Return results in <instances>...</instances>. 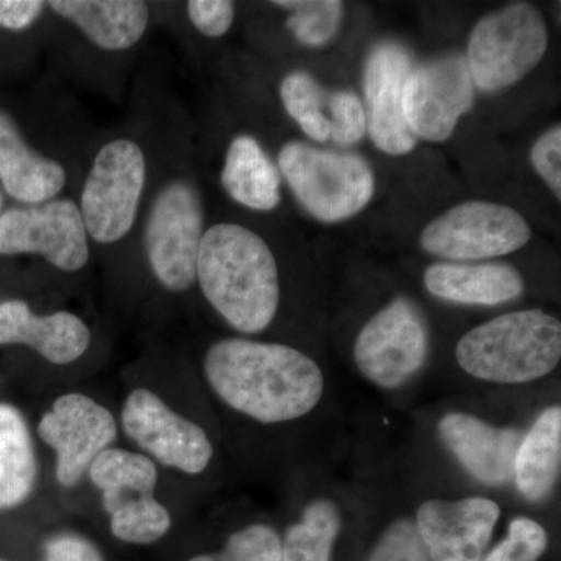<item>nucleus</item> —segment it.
Listing matches in <instances>:
<instances>
[{"label":"nucleus","instance_id":"33","mask_svg":"<svg viewBox=\"0 0 561 561\" xmlns=\"http://www.w3.org/2000/svg\"><path fill=\"white\" fill-rule=\"evenodd\" d=\"M186 11L192 25L208 38L227 35L234 21V3L228 0H191Z\"/></svg>","mask_w":561,"mask_h":561},{"label":"nucleus","instance_id":"35","mask_svg":"<svg viewBox=\"0 0 561 561\" xmlns=\"http://www.w3.org/2000/svg\"><path fill=\"white\" fill-rule=\"evenodd\" d=\"M46 561H103V557L87 538L61 534L46 542Z\"/></svg>","mask_w":561,"mask_h":561},{"label":"nucleus","instance_id":"4","mask_svg":"<svg viewBox=\"0 0 561 561\" xmlns=\"http://www.w3.org/2000/svg\"><path fill=\"white\" fill-rule=\"evenodd\" d=\"M197 283L214 311L241 334H260L278 316V264L267 242L242 225L217 224L205 231Z\"/></svg>","mask_w":561,"mask_h":561},{"label":"nucleus","instance_id":"22","mask_svg":"<svg viewBox=\"0 0 561 561\" xmlns=\"http://www.w3.org/2000/svg\"><path fill=\"white\" fill-rule=\"evenodd\" d=\"M0 183L24 205L54 201L66 186L65 168L25 142L9 114L0 111Z\"/></svg>","mask_w":561,"mask_h":561},{"label":"nucleus","instance_id":"37","mask_svg":"<svg viewBox=\"0 0 561 561\" xmlns=\"http://www.w3.org/2000/svg\"><path fill=\"white\" fill-rule=\"evenodd\" d=\"M2 205H3V198H2V194H0V210H2Z\"/></svg>","mask_w":561,"mask_h":561},{"label":"nucleus","instance_id":"32","mask_svg":"<svg viewBox=\"0 0 561 561\" xmlns=\"http://www.w3.org/2000/svg\"><path fill=\"white\" fill-rule=\"evenodd\" d=\"M327 103L331 114L330 138L343 147L359 142L367 133V114L360 99L351 91H335Z\"/></svg>","mask_w":561,"mask_h":561},{"label":"nucleus","instance_id":"9","mask_svg":"<svg viewBox=\"0 0 561 561\" xmlns=\"http://www.w3.org/2000/svg\"><path fill=\"white\" fill-rule=\"evenodd\" d=\"M147 179L144 150L131 139H114L95 154L83 191L80 213L88 236L114 243L131 231Z\"/></svg>","mask_w":561,"mask_h":561},{"label":"nucleus","instance_id":"31","mask_svg":"<svg viewBox=\"0 0 561 561\" xmlns=\"http://www.w3.org/2000/svg\"><path fill=\"white\" fill-rule=\"evenodd\" d=\"M187 561H280V535L271 524H249L232 531L220 551Z\"/></svg>","mask_w":561,"mask_h":561},{"label":"nucleus","instance_id":"11","mask_svg":"<svg viewBox=\"0 0 561 561\" xmlns=\"http://www.w3.org/2000/svg\"><path fill=\"white\" fill-rule=\"evenodd\" d=\"M531 230L518 210L489 202H467L432 220L420 243L445 262H481L522 250Z\"/></svg>","mask_w":561,"mask_h":561},{"label":"nucleus","instance_id":"1","mask_svg":"<svg viewBox=\"0 0 561 561\" xmlns=\"http://www.w3.org/2000/svg\"><path fill=\"white\" fill-rule=\"evenodd\" d=\"M203 371L225 405L262 426L319 423L334 401L320 362L286 343L221 339L206 351Z\"/></svg>","mask_w":561,"mask_h":561},{"label":"nucleus","instance_id":"29","mask_svg":"<svg viewBox=\"0 0 561 561\" xmlns=\"http://www.w3.org/2000/svg\"><path fill=\"white\" fill-rule=\"evenodd\" d=\"M273 5L294 11L286 25L302 46H324L341 27L343 3L339 0H283Z\"/></svg>","mask_w":561,"mask_h":561},{"label":"nucleus","instance_id":"6","mask_svg":"<svg viewBox=\"0 0 561 561\" xmlns=\"http://www.w3.org/2000/svg\"><path fill=\"white\" fill-rule=\"evenodd\" d=\"M431 360L430 321L408 295H397L371 313L351 343L354 371L390 400H405L419 390Z\"/></svg>","mask_w":561,"mask_h":561},{"label":"nucleus","instance_id":"10","mask_svg":"<svg viewBox=\"0 0 561 561\" xmlns=\"http://www.w3.org/2000/svg\"><path fill=\"white\" fill-rule=\"evenodd\" d=\"M203 205L194 183L173 179L154 197L146 228L147 260L165 289L184 291L197 283Z\"/></svg>","mask_w":561,"mask_h":561},{"label":"nucleus","instance_id":"14","mask_svg":"<svg viewBox=\"0 0 561 561\" xmlns=\"http://www.w3.org/2000/svg\"><path fill=\"white\" fill-rule=\"evenodd\" d=\"M125 434L144 451L169 468L201 474L214 457L213 442L203 427L179 415L153 391H131L122 409Z\"/></svg>","mask_w":561,"mask_h":561},{"label":"nucleus","instance_id":"26","mask_svg":"<svg viewBox=\"0 0 561 561\" xmlns=\"http://www.w3.org/2000/svg\"><path fill=\"white\" fill-rule=\"evenodd\" d=\"M102 501L111 515V530L121 541L151 545L171 529V515L153 493L102 494Z\"/></svg>","mask_w":561,"mask_h":561},{"label":"nucleus","instance_id":"27","mask_svg":"<svg viewBox=\"0 0 561 561\" xmlns=\"http://www.w3.org/2000/svg\"><path fill=\"white\" fill-rule=\"evenodd\" d=\"M88 471L102 494L153 493L158 481L157 467L149 457L117 448L99 454Z\"/></svg>","mask_w":561,"mask_h":561},{"label":"nucleus","instance_id":"30","mask_svg":"<svg viewBox=\"0 0 561 561\" xmlns=\"http://www.w3.org/2000/svg\"><path fill=\"white\" fill-rule=\"evenodd\" d=\"M549 548V531L530 513H519L507 524V534L491 545L482 561H541Z\"/></svg>","mask_w":561,"mask_h":561},{"label":"nucleus","instance_id":"16","mask_svg":"<svg viewBox=\"0 0 561 561\" xmlns=\"http://www.w3.org/2000/svg\"><path fill=\"white\" fill-rule=\"evenodd\" d=\"M39 437L57 451V479L76 486L99 454L116 440L113 413L83 393L62 394L44 413Z\"/></svg>","mask_w":561,"mask_h":561},{"label":"nucleus","instance_id":"2","mask_svg":"<svg viewBox=\"0 0 561 561\" xmlns=\"http://www.w3.org/2000/svg\"><path fill=\"white\" fill-rule=\"evenodd\" d=\"M537 405L516 408L474 398L443 401L420 421V457L457 485L501 500L512 496L513 460Z\"/></svg>","mask_w":561,"mask_h":561},{"label":"nucleus","instance_id":"5","mask_svg":"<svg viewBox=\"0 0 561 561\" xmlns=\"http://www.w3.org/2000/svg\"><path fill=\"white\" fill-rule=\"evenodd\" d=\"M401 467L431 561H482L504 516L505 501L457 485L437 471L431 479L415 461L408 465L409 472Z\"/></svg>","mask_w":561,"mask_h":561},{"label":"nucleus","instance_id":"21","mask_svg":"<svg viewBox=\"0 0 561 561\" xmlns=\"http://www.w3.org/2000/svg\"><path fill=\"white\" fill-rule=\"evenodd\" d=\"M91 331L66 311L35 316L27 302H0V345H25L57 365L72 364L87 353Z\"/></svg>","mask_w":561,"mask_h":561},{"label":"nucleus","instance_id":"23","mask_svg":"<svg viewBox=\"0 0 561 561\" xmlns=\"http://www.w3.org/2000/svg\"><path fill=\"white\" fill-rule=\"evenodd\" d=\"M47 5L99 49L110 51L138 44L150 22L149 5L140 0H51Z\"/></svg>","mask_w":561,"mask_h":561},{"label":"nucleus","instance_id":"17","mask_svg":"<svg viewBox=\"0 0 561 561\" xmlns=\"http://www.w3.org/2000/svg\"><path fill=\"white\" fill-rule=\"evenodd\" d=\"M412 69L411 54L398 43H379L365 62L367 130L375 146L393 157L409 153L416 146L402 106L405 80Z\"/></svg>","mask_w":561,"mask_h":561},{"label":"nucleus","instance_id":"24","mask_svg":"<svg viewBox=\"0 0 561 561\" xmlns=\"http://www.w3.org/2000/svg\"><path fill=\"white\" fill-rule=\"evenodd\" d=\"M220 179L232 201L245 208L267 213L279 205L280 173L253 136L231 140Z\"/></svg>","mask_w":561,"mask_h":561},{"label":"nucleus","instance_id":"3","mask_svg":"<svg viewBox=\"0 0 561 561\" xmlns=\"http://www.w3.org/2000/svg\"><path fill=\"white\" fill-rule=\"evenodd\" d=\"M454 362L472 386L529 393L559 371L561 321L540 308L501 313L461 335Z\"/></svg>","mask_w":561,"mask_h":561},{"label":"nucleus","instance_id":"25","mask_svg":"<svg viewBox=\"0 0 561 561\" xmlns=\"http://www.w3.org/2000/svg\"><path fill=\"white\" fill-rule=\"evenodd\" d=\"M35 449L24 416L0 402V511L18 507L35 486Z\"/></svg>","mask_w":561,"mask_h":561},{"label":"nucleus","instance_id":"34","mask_svg":"<svg viewBox=\"0 0 561 561\" xmlns=\"http://www.w3.org/2000/svg\"><path fill=\"white\" fill-rule=\"evenodd\" d=\"M530 161L538 175L561 198V127L560 124L538 138L530 150Z\"/></svg>","mask_w":561,"mask_h":561},{"label":"nucleus","instance_id":"20","mask_svg":"<svg viewBox=\"0 0 561 561\" xmlns=\"http://www.w3.org/2000/svg\"><path fill=\"white\" fill-rule=\"evenodd\" d=\"M423 284L431 297L465 308L508 305L526 289L522 273L504 262H435Z\"/></svg>","mask_w":561,"mask_h":561},{"label":"nucleus","instance_id":"7","mask_svg":"<svg viewBox=\"0 0 561 561\" xmlns=\"http://www.w3.org/2000/svg\"><path fill=\"white\" fill-rule=\"evenodd\" d=\"M278 165L298 202L327 224L356 216L375 192L370 164L356 153L287 142L279 151Z\"/></svg>","mask_w":561,"mask_h":561},{"label":"nucleus","instance_id":"28","mask_svg":"<svg viewBox=\"0 0 561 561\" xmlns=\"http://www.w3.org/2000/svg\"><path fill=\"white\" fill-rule=\"evenodd\" d=\"M280 101L302 133L317 142L330 139V119L324 114L327 99L311 73L294 70L280 81Z\"/></svg>","mask_w":561,"mask_h":561},{"label":"nucleus","instance_id":"15","mask_svg":"<svg viewBox=\"0 0 561 561\" xmlns=\"http://www.w3.org/2000/svg\"><path fill=\"white\" fill-rule=\"evenodd\" d=\"M474 103L467 61L459 55L413 68L404 84V119L412 135L431 142L451 138Z\"/></svg>","mask_w":561,"mask_h":561},{"label":"nucleus","instance_id":"18","mask_svg":"<svg viewBox=\"0 0 561 561\" xmlns=\"http://www.w3.org/2000/svg\"><path fill=\"white\" fill-rule=\"evenodd\" d=\"M359 470L368 504L378 518L364 561H431L413 519L402 471L378 461L362 465Z\"/></svg>","mask_w":561,"mask_h":561},{"label":"nucleus","instance_id":"13","mask_svg":"<svg viewBox=\"0 0 561 561\" xmlns=\"http://www.w3.org/2000/svg\"><path fill=\"white\" fill-rule=\"evenodd\" d=\"M362 507L359 479L343 483L316 465V481L280 535V561H334L339 542Z\"/></svg>","mask_w":561,"mask_h":561},{"label":"nucleus","instance_id":"36","mask_svg":"<svg viewBox=\"0 0 561 561\" xmlns=\"http://www.w3.org/2000/svg\"><path fill=\"white\" fill-rule=\"evenodd\" d=\"M46 5L41 0H0V27L25 31L38 21Z\"/></svg>","mask_w":561,"mask_h":561},{"label":"nucleus","instance_id":"8","mask_svg":"<svg viewBox=\"0 0 561 561\" xmlns=\"http://www.w3.org/2000/svg\"><path fill=\"white\" fill-rule=\"evenodd\" d=\"M548 50V25L540 11L526 2L486 14L472 28L468 70L474 88L493 94L522 81Z\"/></svg>","mask_w":561,"mask_h":561},{"label":"nucleus","instance_id":"38","mask_svg":"<svg viewBox=\"0 0 561 561\" xmlns=\"http://www.w3.org/2000/svg\"><path fill=\"white\" fill-rule=\"evenodd\" d=\"M0 561H3V560H0Z\"/></svg>","mask_w":561,"mask_h":561},{"label":"nucleus","instance_id":"19","mask_svg":"<svg viewBox=\"0 0 561 561\" xmlns=\"http://www.w3.org/2000/svg\"><path fill=\"white\" fill-rule=\"evenodd\" d=\"M561 481L560 400L531 412L513 460L512 496L526 511H545L559 497Z\"/></svg>","mask_w":561,"mask_h":561},{"label":"nucleus","instance_id":"12","mask_svg":"<svg viewBox=\"0 0 561 561\" xmlns=\"http://www.w3.org/2000/svg\"><path fill=\"white\" fill-rule=\"evenodd\" d=\"M88 238L79 205L68 198L0 214V254H39L62 272L88 264Z\"/></svg>","mask_w":561,"mask_h":561}]
</instances>
